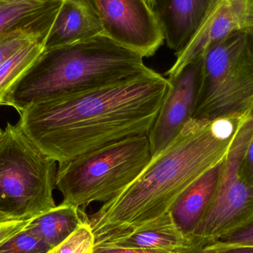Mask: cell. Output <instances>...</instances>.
<instances>
[{"mask_svg": "<svg viewBox=\"0 0 253 253\" xmlns=\"http://www.w3.org/2000/svg\"><path fill=\"white\" fill-rule=\"evenodd\" d=\"M63 0H18L0 1V34L31 20Z\"/></svg>", "mask_w": 253, "mask_h": 253, "instance_id": "18", "label": "cell"}, {"mask_svg": "<svg viewBox=\"0 0 253 253\" xmlns=\"http://www.w3.org/2000/svg\"><path fill=\"white\" fill-rule=\"evenodd\" d=\"M45 40L30 43L0 65V105H4L9 90L44 52Z\"/></svg>", "mask_w": 253, "mask_h": 253, "instance_id": "17", "label": "cell"}, {"mask_svg": "<svg viewBox=\"0 0 253 253\" xmlns=\"http://www.w3.org/2000/svg\"><path fill=\"white\" fill-rule=\"evenodd\" d=\"M210 245L218 253L239 248L253 249V223L231 236L211 242Z\"/></svg>", "mask_w": 253, "mask_h": 253, "instance_id": "21", "label": "cell"}, {"mask_svg": "<svg viewBox=\"0 0 253 253\" xmlns=\"http://www.w3.org/2000/svg\"><path fill=\"white\" fill-rule=\"evenodd\" d=\"M62 3L0 34V65L30 43L47 39Z\"/></svg>", "mask_w": 253, "mask_h": 253, "instance_id": "16", "label": "cell"}, {"mask_svg": "<svg viewBox=\"0 0 253 253\" xmlns=\"http://www.w3.org/2000/svg\"><path fill=\"white\" fill-rule=\"evenodd\" d=\"M215 0H152L150 7L165 41L175 55L197 34Z\"/></svg>", "mask_w": 253, "mask_h": 253, "instance_id": "11", "label": "cell"}, {"mask_svg": "<svg viewBox=\"0 0 253 253\" xmlns=\"http://www.w3.org/2000/svg\"><path fill=\"white\" fill-rule=\"evenodd\" d=\"M50 249L26 226L0 245V253H47Z\"/></svg>", "mask_w": 253, "mask_h": 253, "instance_id": "20", "label": "cell"}, {"mask_svg": "<svg viewBox=\"0 0 253 253\" xmlns=\"http://www.w3.org/2000/svg\"><path fill=\"white\" fill-rule=\"evenodd\" d=\"M18 1V0H0V1Z\"/></svg>", "mask_w": 253, "mask_h": 253, "instance_id": "31", "label": "cell"}, {"mask_svg": "<svg viewBox=\"0 0 253 253\" xmlns=\"http://www.w3.org/2000/svg\"><path fill=\"white\" fill-rule=\"evenodd\" d=\"M248 28H253V0L247 1L245 29H248Z\"/></svg>", "mask_w": 253, "mask_h": 253, "instance_id": "25", "label": "cell"}, {"mask_svg": "<svg viewBox=\"0 0 253 253\" xmlns=\"http://www.w3.org/2000/svg\"><path fill=\"white\" fill-rule=\"evenodd\" d=\"M253 135V111L242 123L226 157L208 210L191 234L211 242L253 223V185L241 173V163Z\"/></svg>", "mask_w": 253, "mask_h": 253, "instance_id": "7", "label": "cell"}, {"mask_svg": "<svg viewBox=\"0 0 253 253\" xmlns=\"http://www.w3.org/2000/svg\"><path fill=\"white\" fill-rule=\"evenodd\" d=\"M218 253H253V248H239V249L229 250Z\"/></svg>", "mask_w": 253, "mask_h": 253, "instance_id": "28", "label": "cell"}, {"mask_svg": "<svg viewBox=\"0 0 253 253\" xmlns=\"http://www.w3.org/2000/svg\"><path fill=\"white\" fill-rule=\"evenodd\" d=\"M187 253H218V252L213 248H211L210 243H208L199 245Z\"/></svg>", "mask_w": 253, "mask_h": 253, "instance_id": "26", "label": "cell"}, {"mask_svg": "<svg viewBox=\"0 0 253 253\" xmlns=\"http://www.w3.org/2000/svg\"><path fill=\"white\" fill-rule=\"evenodd\" d=\"M147 1V2L148 3L149 5L150 6V3H151L152 0H146Z\"/></svg>", "mask_w": 253, "mask_h": 253, "instance_id": "32", "label": "cell"}, {"mask_svg": "<svg viewBox=\"0 0 253 253\" xmlns=\"http://www.w3.org/2000/svg\"><path fill=\"white\" fill-rule=\"evenodd\" d=\"M169 87L153 70L80 93L31 104L17 126L58 164L120 140L148 135Z\"/></svg>", "mask_w": 253, "mask_h": 253, "instance_id": "1", "label": "cell"}, {"mask_svg": "<svg viewBox=\"0 0 253 253\" xmlns=\"http://www.w3.org/2000/svg\"><path fill=\"white\" fill-rule=\"evenodd\" d=\"M193 119L247 116L253 110V64L245 30L210 45L202 55Z\"/></svg>", "mask_w": 253, "mask_h": 253, "instance_id": "6", "label": "cell"}, {"mask_svg": "<svg viewBox=\"0 0 253 253\" xmlns=\"http://www.w3.org/2000/svg\"><path fill=\"white\" fill-rule=\"evenodd\" d=\"M3 131H4V130H2V129H1V128H0V138H1V136H2Z\"/></svg>", "mask_w": 253, "mask_h": 253, "instance_id": "30", "label": "cell"}, {"mask_svg": "<svg viewBox=\"0 0 253 253\" xmlns=\"http://www.w3.org/2000/svg\"><path fill=\"white\" fill-rule=\"evenodd\" d=\"M241 173L253 185V135L241 163Z\"/></svg>", "mask_w": 253, "mask_h": 253, "instance_id": "24", "label": "cell"}, {"mask_svg": "<svg viewBox=\"0 0 253 253\" xmlns=\"http://www.w3.org/2000/svg\"><path fill=\"white\" fill-rule=\"evenodd\" d=\"M56 164L17 125L7 123L0 138V211L30 220L55 208Z\"/></svg>", "mask_w": 253, "mask_h": 253, "instance_id": "5", "label": "cell"}, {"mask_svg": "<svg viewBox=\"0 0 253 253\" xmlns=\"http://www.w3.org/2000/svg\"><path fill=\"white\" fill-rule=\"evenodd\" d=\"M248 115L192 119L127 188L87 216L95 248L168 213L188 186L224 160Z\"/></svg>", "mask_w": 253, "mask_h": 253, "instance_id": "2", "label": "cell"}, {"mask_svg": "<svg viewBox=\"0 0 253 253\" xmlns=\"http://www.w3.org/2000/svg\"><path fill=\"white\" fill-rule=\"evenodd\" d=\"M103 34L143 57L153 56L165 39L146 0H96Z\"/></svg>", "mask_w": 253, "mask_h": 253, "instance_id": "8", "label": "cell"}, {"mask_svg": "<svg viewBox=\"0 0 253 253\" xmlns=\"http://www.w3.org/2000/svg\"><path fill=\"white\" fill-rule=\"evenodd\" d=\"M15 219H16V218H13V217L10 216V215H7V214L4 213V212L0 211V222Z\"/></svg>", "mask_w": 253, "mask_h": 253, "instance_id": "29", "label": "cell"}, {"mask_svg": "<svg viewBox=\"0 0 253 253\" xmlns=\"http://www.w3.org/2000/svg\"><path fill=\"white\" fill-rule=\"evenodd\" d=\"M248 0H215L200 29L188 45L176 56V61L165 73L173 79L181 69L202 56L211 44L236 31L245 29Z\"/></svg>", "mask_w": 253, "mask_h": 253, "instance_id": "10", "label": "cell"}, {"mask_svg": "<svg viewBox=\"0 0 253 253\" xmlns=\"http://www.w3.org/2000/svg\"><path fill=\"white\" fill-rule=\"evenodd\" d=\"M209 242H202L196 246L190 248L179 249H131V248H95L93 253H187L196 247Z\"/></svg>", "mask_w": 253, "mask_h": 253, "instance_id": "22", "label": "cell"}, {"mask_svg": "<svg viewBox=\"0 0 253 253\" xmlns=\"http://www.w3.org/2000/svg\"><path fill=\"white\" fill-rule=\"evenodd\" d=\"M103 34L96 0H63L44 42V50Z\"/></svg>", "mask_w": 253, "mask_h": 253, "instance_id": "12", "label": "cell"}, {"mask_svg": "<svg viewBox=\"0 0 253 253\" xmlns=\"http://www.w3.org/2000/svg\"><path fill=\"white\" fill-rule=\"evenodd\" d=\"M223 161L193 181L171 207L172 218L186 234L192 235L208 210L221 175Z\"/></svg>", "mask_w": 253, "mask_h": 253, "instance_id": "14", "label": "cell"}, {"mask_svg": "<svg viewBox=\"0 0 253 253\" xmlns=\"http://www.w3.org/2000/svg\"><path fill=\"white\" fill-rule=\"evenodd\" d=\"M244 30H245L248 36V49H249L250 55L253 64V28Z\"/></svg>", "mask_w": 253, "mask_h": 253, "instance_id": "27", "label": "cell"}, {"mask_svg": "<svg viewBox=\"0 0 253 253\" xmlns=\"http://www.w3.org/2000/svg\"><path fill=\"white\" fill-rule=\"evenodd\" d=\"M202 56L184 66L172 80L149 132L152 158L163 151L193 119L202 69Z\"/></svg>", "mask_w": 253, "mask_h": 253, "instance_id": "9", "label": "cell"}, {"mask_svg": "<svg viewBox=\"0 0 253 253\" xmlns=\"http://www.w3.org/2000/svg\"><path fill=\"white\" fill-rule=\"evenodd\" d=\"M142 56L104 34L44 50L11 87L4 105L31 104L108 85L147 72Z\"/></svg>", "mask_w": 253, "mask_h": 253, "instance_id": "3", "label": "cell"}, {"mask_svg": "<svg viewBox=\"0 0 253 253\" xmlns=\"http://www.w3.org/2000/svg\"><path fill=\"white\" fill-rule=\"evenodd\" d=\"M87 218L81 208L62 202L30 219L26 228L53 248L72 234Z\"/></svg>", "mask_w": 253, "mask_h": 253, "instance_id": "15", "label": "cell"}, {"mask_svg": "<svg viewBox=\"0 0 253 253\" xmlns=\"http://www.w3.org/2000/svg\"><path fill=\"white\" fill-rule=\"evenodd\" d=\"M152 159L147 135L129 137L58 164L62 203L87 208L109 202L127 188Z\"/></svg>", "mask_w": 253, "mask_h": 253, "instance_id": "4", "label": "cell"}, {"mask_svg": "<svg viewBox=\"0 0 253 253\" xmlns=\"http://www.w3.org/2000/svg\"><path fill=\"white\" fill-rule=\"evenodd\" d=\"M94 250V235L87 218L72 234L47 253H93Z\"/></svg>", "mask_w": 253, "mask_h": 253, "instance_id": "19", "label": "cell"}, {"mask_svg": "<svg viewBox=\"0 0 253 253\" xmlns=\"http://www.w3.org/2000/svg\"><path fill=\"white\" fill-rule=\"evenodd\" d=\"M202 242H208L195 237L193 235L184 233L177 225L169 212L152 224L111 241L99 248L179 249L192 248Z\"/></svg>", "mask_w": 253, "mask_h": 253, "instance_id": "13", "label": "cell"}, {"mask_svg": "<svg viewBox=\"0 0 253 253\" xmlns=\"http://www.w3.org/2000/svg\"><path fill=\"white\" fill-rule=\"evenodd\" d=\"M29 220L15 219L0 222V245L20 231Z\"/></svg>", "mask_w": 253, "mask_h": 253, "instance_id": "23", "label": "cell"}]
</instances>
